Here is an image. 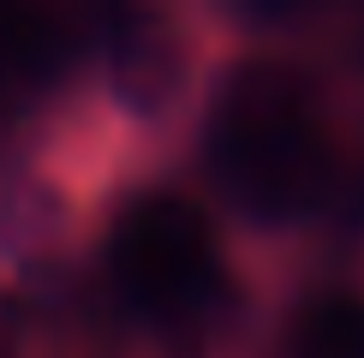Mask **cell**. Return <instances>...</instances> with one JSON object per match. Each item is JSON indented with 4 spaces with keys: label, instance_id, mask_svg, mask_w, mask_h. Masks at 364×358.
Masks as SVG:
<instances>
[{
    "label": "cell",
    "instance_id": "obj_2",
    "mask_svg": "<svg viewBox=\"0 0 364 358\" xmlns=\"http://www.w3.org/2000/svg\"><path fill=\"white\" fill-rule=\"evenodd\" d=\"M203 168L221 197L257 221H299L341 203L346 156L299 60L245 54L215 78L203 108Z\"/></svg>",
    "mask_w": 364,
    "mask_h": 358
},
{
    "label": "cell",
    "instance_id": "obj_4",
    "mask_svg": "<svg viewBox=\"0 0 364 358\" xmlns=\"http://www.w3.org/2000/svg\"><path fill=\"white\" fill-rule=\"evenodd\" d=\"M287 358H364V293L323 287L287 317Z\"/></svg>",
    "mask_w": 364,
    "mask_h": 358
},
{
    "label": "cell",
    "instance_id": "obj_3",
    "mask_svg": "<svg viewBox=\"0 0 364 358\" xmlns=\"http://www.w3.org/2000/svg\"><path fill=\"white\" fill-rule=\"evenodd\" d=\"M90 102H96V131L138 143L161 138L186 119L197 102L209 108V72H203V42L186 12L138 6L119 12L90 36Z\"/></svg>",
    "mask_w": 364,
    "mask_h": 358
},
{
    "label": "cell",
    "instance_id": "obj_1",
    "mask_svg": "<svg viewBox=\"0 0 364 358\" xmlns=\"http://www.w3.org/2000/svg\"><path fill=\"white\" fill-rule=\"evenodd\" d=\"M96 287L132 335L203 340L227 322L239 275L227 263L221 215L186 179L114 185L96 227Z\"/></svg>",
    "mask_w": 364,
    "mask_h": 358
}]
</instances>
